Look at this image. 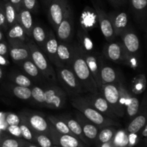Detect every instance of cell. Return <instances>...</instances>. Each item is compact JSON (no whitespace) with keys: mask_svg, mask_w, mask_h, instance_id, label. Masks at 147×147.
I'll use <instances>...</instances> for the list:
<instances>
[{"mask_svg":"<svg viewBox=\"0 0 147 147\" xmlns=\"http://www.w3.org/2000/svg\"><path fill=\"white\" fill-rule=\"evenodd\" d=\"M127 1H128V0H121V4H126V3L127 2Z\"/></svg>","mask_w":147,"mask_h":147,"instance_id":"57","label":"cell"},{"mask_svg":"<svg viewBox=\"0 0 147 147\" xmlns=\"http://www.w3.org/2000/svg\"><path fill=\"white\" fill-rule=\"evenodd\" d=\"M27 142L21 139L10 136H1L0 142V147H22L25 145Z\"/></svg>","mask_w":147,"mask_h":147,"instance_id":"37","label":"cell"},{"mask_svg":"<svg viewBox=\"0 0 147 147\" xmlns=\"http://www.w3.org/2000/svg\"><path fill=\"white\" fill-rule=\"evenodd\" d=\"M57 46H58L57 38L53 34V31L50 30L47 34L43 51H44L45 55H47V58L55 65V67H60L57 56Z\"/></svg>","mask_w":147,"mask_h":147,"instance_id":"15","label":"cell"},{"mask_svg":"<svg viewBox=\"0 0 147 147\" xmlns=\"http://www.w3.org/2000/svg\"><path fill=\"white\" fill-rule=\"evenodd\" d=\"M26 42L30 50L31 60L40 70L42 76L49 81L53 83L57 82V79L55 70L49 63L47 56L42 52L40 47L34 43V41L30 39L27 42L26 41Z\"/></svg>","mask_w":147,"mask_h":147,"instance_id":"3","label":"cell"},{"mask_svg":"<svg viewBox=\"0 0 147 147\" xmlns=\"http://www.w3.org/2000/svg\"><path fill=\"white\" fill-rule=\"evenodd\" d=\"M4 40V32H3V30H0V42Z\"/></svg>","mask_w":147,"mask_h":147,"instance_id":"53","label":"cell"},{"mask_svg":"<svg viewBox=\"0 0 147 147\" xmlns=\"http://www.w3.org/2000/svg\"><path fill=\"white\" fill-rule=\"evenodd\" d=\"M5 129L9 134H10L14 137L18 138V139H22L21 131H20V128L19 125H8V126H6Z\"/></svg>","mask_w":147,"mask_h":147,"instance_id":"43","label":"cell"},{"mask_svg":"<svg viewBox=\"0 0 147 147\" xmlns=\"http://www.w3.org/2000/svg\"><path fill=\"white\" fill-rule=\"evenodd\" d=\"M146 87V79L144 74H141L134 78L131 85V93L135 95L142 94Z\"/></svg>","mask_w":147,"mask_h":147,"instance_id":"35","label":"cell"},{"mask_svg":"<svg viewBox=\"0 0 147 147\" xmlns=\"http://www.w3.org/2000/svg\"><path fill=\"white\" fill-rule=\"evenodd\" d=\"M94 8L96 10V16H97L98 20L102 34L107 41H113L116 38V35H115L111 21L109 15L105 12L104 10L102 9L96 4H94Z\"/></svg>","mask_w":147,"mask_h":147,"instance_id":"14","label":"cell"},{"mask_svg":"<svg viewBox=\"0 0 147 147\" xmlns=\"http://www.w3.org/2000/svg\"><path fill=\"white\" fill-rule=\"evenodd\" d=\"M120 37L121 38V42L123 43V47L130 59L136 57V55L139 53L140 47V42L137 34L131 30L127 28L122 32Z\"/></svg>","mask_w":147,"mask_h":147,"instance_id":"13","label":"cell"},{"mask_svg":"<svg viewBox=\"0 0 147 147\" xmlns=\"http://www.w3.org/2000/svg\"><path fill=\"white\" fill-rule=\"evenodd\" d=\"M109 1L115 7H119V6H121L122 4L121 0H109Z\"/></svg>","mask_w":147,"mask_h":147,"instance_id":"51","label":"cell"},{"mask_svg":"<svg viewBox=\"0 0 147 147\" xmlns=\"http://www.w3.org/2000/svg\"><path fill=\"white\" fill-rule=\"evenodd\" d=\"M7 29H8V26L6 22L4 3L0 1V30H7Z\"/></svg>","mask_w":147,"mask_h":147,"instance_id":"45","label":"cell"},{"mask_svg":"<svg viewBox=\"0 0 147 147\" xmlns=\"http://www.w3.org/2000/svg\"><path fill=\"white\" fill-rule=\"evenodd\" d=\"M9 1L14 6L17 11L22 7V0H9Z\"/></svg>","mask_w":147,"mask_h":147,"instance_id":"48","label":"cell"},{"mask_svg":"<svg viewBox=\"0 0 147 147\" xmlns=\"http://www.w3.org/2000/svg\"><path fill=\"white\" fill-rule=\"evenodd\" d=\"M31 37L33 39L34 43L38 45L40 49L44 50L47 33H46L45 30L43 29V27H42L38 24H34L32 30Z\"/></svg>","mask_w":147,"mask_h":147,"instance_id":"25","label":"cell"},{"mask_svg":"<svg viewBox=\"0 0 147 147\" xmlns=\"http://www.w3.org/2000/svg\"><path fill=\"white\" fill-rule=\"evenodd\" d=\"M73 13L71 7L66 10L63 20L55 30L57 38L60 41L68 42L71 40L73 32Z\"/></svg>","mask_w":147,"mask_h":147,"instance_id":"9","label":"cell"},{"mask_svg":"<svg viewBox=\"0 0 147 147\" xmlns=\"http://www.w3.org/2000/svg\"><path fill=\"white\" fill-rule=\"evenodd\" d=\"M47 135L52 140L53 144L55 146L60 147H88L82 141L76 136L60 134L53 127L51 123Z\"/></svg>","mask_w":147,"mask_h":147,"instance_id":"8","label":"cell"},{"mask_svg":"<svg viewBox=\"0 0 147 147\" xmlns=\"http://www.w3.org/2000/svg\"><path fill=\"white\" fill-rule=\"evenodd\" d=\"M20 116L21 121L25 122L33 131L48 134L50 123L42 114L34 112L24 111L20 113Z\"/></svg>","mask_w":147,"mask_h":147,"instance_id":"6","label":"cell"},{"mask_svg":"<svg viewBox=\"0 0 147 147\" xmlns=\"http://www.w3.org/2000/svg\"><path fill=\"white\" fill-rule=\"evenodd\" d=\"M26 37L27 35L24 30L18 23H16L11 27H9V30L7 32V38L8 40L9 45L20 42H25L27 41Z\"/></svg>","mask_w":147,"mask_h":147,"instance_id":"23","label":"cell"},{"mask_svg":"<svg viewBox=\"0 0 147 147\" xmlns=\"http://www.w3.org/2000/svg\"><path fill=\"white\" fill-rule=\"evenodd\" d=\"M4 117H5V113H0V126H4L5 129L7 125L4 121Z\"/></svg>","mask_w":147,"mask_h":147,"instance_id":"50","label":"cell"},{"mask_svg":"<svg viewBox=\"0 0 147 147\" xmlns=\"http://www.w3.org/2000/svg\"><path fill=\"white\" fill-rule=\"evenodd\" d=\"M78 37L79 46L83 50L86 52H91L93 49V44L91 39L88 35L86 30L83 28L80 29L78 32Z\"/></svg>","mask_w":147,"mask_h":147,"instance_id":"30","label":"cell"},{"mask_svg":"<svg viewBox=\"0 0 147 147\" xmlns=\"http://www.w3.org/2000/svg\"><path fill=\"white\" fill-rule=\"evenodd\" d=\"M83 98L90 106L104 116L112 119H116L118 118L114 114L109 103L99 92L96 93H88L86 96H83Z\"/></svg>","mask_w":147,"mask_h":147,"instance_id":"11","label":"cell"},{"mask_svg":"<svg viewBox=\"0 0 147 147\" xmlns=\"http://www.w3.org/2000/svg\"><path fill=\"white\" fill-rule=\"evenodd\" d=\"M22 147H27V146H26V144H25V145H24V146H22Z\"/></svg>","mask_w":147,"mask_h":147,"instance_id":"60","label":"cell"},{"mask_svg":"<svg viewBox=\"0 0 147 147\" xmlns=\"http://www.w3.org/2000/svg\"><path fill=\"white\" fill-rule=\"evenodd\" d=\"M146 114H140L136 116L128 125L126 131L129 134H138L146 125Z\"/></svg>","mask_w":147,"mask_h":147,"instance_id":"26","label":"cell"},{"mask_svg":"<svg viewBox=\"0 0 147 147\" xmlns=\"http://www.w3.org/2000/svg\"><path fill=\"white\" fill-rule=\"evenodd\" d=\"M48 7V18L54 30L63 20L66 10L70 7L68 0H51Z\"/></svg>","mask_w":147,"mask_h":147,"instance_id":"10","label":"cell"},{"mask_svg":"<svg viewBox=\"0 0 147 147\" xmlns=\"http://www.w3.org/2000/svg\"><path fill=\"white\" fill-rule=\"evenodd\" d=\"M22 7L30 12H34L37 8V0H22Z\"/></svg>","mask_w":147,"mask_h":147,"instance_id":"44","label":"cell"},{"mask_svg":"<svg viewBox=\"0 0 147 147\" xmlns=\"http://www.w3.org/2000/svg\"><path fill=\"white\" fill-rule=\"evenodd\" d=\"M130 1L135 14L142 18L146 14L147 0H130Z\"/></svg>","mask_w":147,"mask_h":147,"instance_id":"38","label":"cell"},{"mask_svg":"<svg viewBox=\"0 0 147 147\" xmlns=\"http://www.w3.org/2000/svg\"><path fill=\"white\" fill-rule=\"evenodd\" d=\"M9 90L14 97L20 100H27L31 98V88L22 87L13 84L10 86Z\"/></svg>","mask_w":147,"mask_h":147,"instance_id":"34","label":"cell"},{"mask_svg":"<svg viewBox=\"0 0 147 147\" xmlns=\"http://www.w3.org/2000/svg\"><path fill=\"white\" fill-rule=\"evenodd\" d=\"M9 80L14 85L22 87L31 88L32 86V82L30 80V77L25 75L18 73H11L9 75Z\"/></svg>","mask_w":147,"mask_h":147,"instance_id":"32","label":"cell"},{"mask_svg":"<svg viewBox=\"0 0 147 147\" xmlns=\"http://www.w3.org/2000/svg\"><path fill=\"white\" fill-rule=\"evenodd\" d=\"M34 142H36L40 147H53L55 146L48 135L45 134L34 131Z\"/></svg>","mask_w":147,"mask_h":147,"instance_id":"39","label":"cell"},{"mask_svg":"<svg viewBox=\"0 0 147 147\" xmlns=\"http://www.w3.org/2000/svg\"><path fill=\"white\" fill-rule=\"evenodd\" d=\"M81 51L83 57L86 62V64H87L88 67L90 70V73H91L95 82H96L98 89L99 91H100L103 84H102L101 79H100V65H98V61L96 56L92 54L91 52L84 51L82 49Z\"/></svg>","mask_w":147,"mask_h":147,"instance_id":"16","label":"cell"},{"mask_svg":"<svg viewBox=\"0 0 147 147\" xmlns=\"http://www.w3.org/2000/svg\"><path fill=\"white\" fill-rule=\"evenodd\" d=\"M21 131L22 137L25 141L30 142H34V131L32 130L31 128L25 123V122L21 121L20 123L19 124Z\"/></svg>","mask_w":147,"mask_h":147,"instance_id":"40","label":"cell"},{"mask_svg":"<svg viewBox=\"0 0 147 147\" xmlns=\"http://www.w3.org/2000/svg\"><path fill=\"white\" fill-rule=\"evenodd\" d=\"M9 64L8 58L0 55V66H7Z\"/></svg>","mask_w":147,"mask_h":147,"instance_id":"49","label":"cell"},{"mask_svg":"<svg viewBox=\"0 0 147 147\" xmlns=\"http://www.w3.org/2000/svg\"><path fill=\"white\" fill-rule=\"evenodd\" d=\"M0 55L8 58L9 57V45L8 43L4 40L0 42Z\"/></svg>","mask_w":147,"mask_h":147,"instance_id":"46","label":"cell"},{"mask_svg":"<svg viewBox=\"0 0 147 147\" xmlns=\"http://www.w3.org/2000/svg\"><path fill=\"white\" fill-rule=\"evenodd\" d=\"M3 1H4V2H5V1H9V0H3Z\"/></svg>","mask_w":147,"mask_h":147,"instance_id":"59","label":"cell"},{"mask_svg":"<svg viewBox=\"0 0 147 147\" xmlns=\"http://www.w3.org/2000/svg\"><path fill=\"white\" fill-rule=\"evenodd\" d=\"M9 55L13 62L18 65L27 59L31 58L27 42L14 46L9 45Z\"/></svg>","mask_w":147,"mask_h":147,"instance_id":"19","label":"cell"},{"mask_svg":"<svg viewBox=\"0 0 147 147\" xmlns=\"http://www.w3.org/2000/svg\"><path fill=\"white\" fill-rule=\"evenodd\" d=\"M53 147H57V146H55H55H53Z\"/></svg>","mask_w":147,"mask_h":147,"instance_id":"61","label":"cell"},{"mask_svg":"<svg viewBox=\"0 0 147 147\" xmlns=\"http://www.w3.org/2000/svg\"><path fill=\"white\" fill-rule=\"evenodd\" d=\"M58 117L66 123L70 131L76 137L78 138L80 141H82L86 146H88L90 145L88 140L86 139L85 135L83 134V130H82L80 123H78V121L76 119H73V118L70 117V116H67V115H62V116H59Z\"/></svg>","mask_w":147,"mask_h":147,"instance_id":"21","label":"cell"},{"mask_svg":"<svg viewBox=\"0 0 147 147\" xmlns=\"http://www.w3.org/2000/svg\"><path fill=\"white\" fill-rule=\"evenodd\" d=\"M57 56L60 67H70L73 56V46L67 42L60 41L57 46Z\"/></svg>","mask_w":147,"mask_h":147,"instance_id":"18","label":"cell"},{"mask_svg":"<svg viewBox=\"0 0 147 147\" xmlns=\"http://www.w3.org/2000/svg\"><path fill=\"white\" fill-rule=\"evenodd\" d=\"M75 115H76V120L78 121L80 126H81L83 134L85 135L86 139L88 141L96 140V138H97L98 134L99 131L98 127L93 124L88 119H86L80 112L76 111Z\"/></svg>","mask_w":147,"mask_h":147,"instance_id":"17","label":"cell"},{"mask_svg":"<svg viewBox=\"0 0 147 147\" xmlns=\"http://www.w3.org/2000/svg\"><path fill=\"white\" fill-rule=\"evenodd\" d=\"M109 17L111 21L115 35L116 37L120 36L122 32L128 28L127 14L125 12H120L117 14H111Z\"/></svg>","mask_w":147,"mask_h":147,"instance_id":"22","label":"cell"},{"mask_svg":"<svg viewBox=\"0 0 147 147\" xmlns=\"http://www.w3.org/2000/svg\"><path fill=\"white\" fill-rule=\"evenodd\" d=\"M2 78H3V70L1 69V66H0V81L2 80Z\"/></svg>","mask_w":147,"mask_h":147,"instance_id":"55","label":"cell"},{"mask_svg":"<svg viewBox=\"0 0 147 147\" xmlns=\"http://www.w3.org/2000/svg\"><path fill=\"white\" fill-rule=\"evenodd\" d=\"M47 120L49 121L50 123L53 125V127L56 129L58 132L63 134H68L71 136H76L69 129L66 123L63 120L60 119L58 116H49L47 117Z\"/></svg>","mask_w":147,"mask_h":147,"instance_id":"29","label":"cell"},{"mask_svg":"<svg viewBox=\"0 0 147 147\" xmlns=\"http://www.w3.org/2000/svg\"><path fill=\"white\" fill-rule=\"evenodd\" d=\"M143 129V131H142V136H143L144 138H146L147 136V126H146V124L144 126L143 129Z\"/></svg>","mask_w":147,"mask_h":147,"instance_id":"52","label":"cell"},{"mask_svg":"<svg viewBox=\"0 0 147 147\" xmlns=\"http://www.w3.org/2000/svg\"><path fill=\"white\" fill-rule=\"evenodd\" d=\"M103 54L106 58L115 63H123L127 64L130 59L121 42H111L110 44L104 47Z\"/></svg>","mask_w":147,"mask_h":147,"instance_id":"12","label":"cell"},{"mask_svg":"<svg viewBox=\"0 0 147 147\" xmlns=\"http://www.w3.org/2000/svg\"><path fill=\"white\" fill-rule=\"evenodd\" d=\"M116 132V129L113 126H107V127L102 128L100 129L98 134L96 140L98 144L101 145L103 144L107 143L112 140Z\"/></svg>","mask_w":147,"mask_h":147,"instance_id":"28","label":"cell"},{"mask_svg":"<svg viewBox=\"0 0 147 147\" xmlns=\"http://www.w3.org/2000/svg\"><path fill=\"white\" fill-rule=\"evenodd\" d=\"M26 146L27 147H40V146H36V145L32 144H30V143L26 144Z\"/></svg>","mask_w":147,"mask_h":147,"instance_id":"54","label":"cell"},{"mask_svg":"<svg viewBox=\"0 0 147 147\" xmlns=\"http://www.w3.org/2000/svg\"><path fill=\"white\" fill-rule=\"evenodd\" d=\"M45 106L49 109H61L66 102V93L57 86H50L44 89Z\"/></svg>","mask_w":147,"mask_h":147,"instance_id":"7","label":"cell"},{"mask_svg":"<svg viewBox=\"0 0 147 147\" xmlns=\"http://www.w3.org/2000/svg\"><path fill=\"white\" fill-rule=\"evenodd\" d=\"M100 92L102 96L111 107L114 114L118 118L123 117L126 110L122 106L118 83L103 84L101 87Z\"/></svg>","mask_w":147,"mask_h":147,"instance_id":"5","label":"cell"},{"mask_svg":"<svg viewBox=\"0 0 147 147\" xmlns=\"http://www.w3.org/2000/svg\"><path fill=\"white\" fill-rule=\"evenodd\" d=\"M111 147H129V134L124 129L116 131L111 140Z\"/></svg>","mask_w":147,"mask_h":147,"instance_id":"27","label":"cell"},{"mask_svg":"<svg viewBox=\"0 0 147 147\" xmlns=\"http://www.w3.org/2000/svg\"><path fill=\"white\" fill-rule=\"evenodd\" d=\"M72 106L82 113L86 119H88L90 122L98 127L99 129L102 128L107 127L111 126H116L117 122L113 119H110L104 116L95 109L93 106H90L83 96H78L72 99Z\"/></svg>","mask_w":147,"mask_h":147,"instance_id":"2","label":"cell"},{"mask_svg":"<svg viewBox=\"0 0 147 147\" xmlns=\"http://www.w3.org/2000/svg\"><path fill=\"white\" fill-rule=\"evenodd\" d=\"M73 56L70 68L80 82L84 93H98L96 83L90 73L86 62L82 54L81 48L78 45L73 46Z\"/></svg>","mask_w":147,"mask_h":147,"instance_id":"1","label":"cell"},{"mask_svg":"<svg viewBox=\"0 0 147 147\" xmlns=\"http://www.w3.org/2000/svg\"><path fill=\"white\" fill-rule=\"evenodd\" d=\"M139 110V100L136 97V95L131 93L130 101L126 108V111L128 116L130 118H133L137 115Z\"/></svg>","mask_w":147,"mask_h":147,"instance_id":"36","label":"cell"},{"mask_svg":"<svg viewBox=\"0 0 147 147\" xmlns=\"http://www.w3.org/2000/svg\"><path fill=\"white\" fill-rule=\"evenodd\" d=\"M31 98L38 104L45 106V90L37 86H34L31 88Z\"/></svg>","mask_w":147,"mask_h":147,"instance_id":"41","label":"cell"},{"mask_svg":"<svg viewBox=\"0 0 147 147\" xmlns=\"http://www.w3.org/2000/svg\"><path fill=\"white\" fill-rule=\"evenodd\" d=\"M42 1L46 6H48L49 4L50 3V1H51V0H42Z\"/></svg>","mask_w":147,"mask_h":147,"instance_id":"56","label":"cell"},{"mask_svg":"<svg viewBox=\"0 0 147 147\" xmlns=\"http://www.w3.org/2000/svg\"><path fill=\"white\" fill-rule=\"evenodd\" d=\"M19 65L22 68V70L28 76V77L33 78H39L42 76L40 70L36 67L31 58L24 60L22 63L19 64Z\"/></svg>","mask_w":147,"mask_h":147,"instance_id":"31","label":"cell"},{"mask_svg":"<svg viewBox=\"0 0 147 147\" xmlns=\"http://www.w3.org/2000/svg\"><path fill=\"white\" fill-rule=\"evenodd\" d=\"M1 130H0V142H1Z\"/></svg>","mask_w":147,"mask_h":147,"instance_id":"58","label":"cell"},{"mask_svg":"<svg viewBox=\"0 0 147 147\" xmlns=\"http://www.w3.org/2000/svg\"><path fill=\"white\" fill-rule=\"evenodd\" d=\"M100 74L102 84L117 83L119 81V76L113 68L108 65H100Z\"/></svg>","mask_w":147,"mask_h":147,"instance_id":"24","label":"cell"},{"mask_svg":"<svg viewBox=\"0 0 147 147\" xmlns=\"http://www.w3.org/2000/svg\"><path fill=\"white\" fill-rule=\"evenodd\" d=\"M129 134V133H128ZM138 140L137 134H129V146H133L136 144Z\"/></svg>","mask_w":147,"mask_h":147,"instance_id":"47","label":"cell"},{"mask_svg":"<svg viewBox=\"0 0 147 147\" xmlns=\"http://www.w3.org/2000/svg\"><path fill=\"white\" fill-rule=\"evenodd\" d=\"M4 121L7 126L8 125H19L21 122V119L19 115L14 113H5Z\"/></svg>","mask_w":147,"mask_h":147,"instance_id":"42","label":"cell"},{"mask_svg":"<svg viewBox=\"0 0 147 147\" xmlns=\"http://www.w3.org/2000/svg\"><path fill=\"white\" fill-rule=\"evenodd\" d=\"M4 6L6 22L9 28L17 23V11L9 1H5L4 3Z\"/></svg>","mask_w":147,"mask_h":147,"instance_id":"33","label":"cell"},{"mask_svg":"<svg viewBox=\"0 0 147 147\" xmlns=\"http://www.w3.org/2000/svg\"><path fill=\"white\" fill-rule=\"evenodd\" d=\"M17 23L22 27L26 35L31 37L32 30L34 26L32 12L26 9L24 7L17 11Z\"/></svg>","mask_w":147,"mask_h":147,"instance_id":"20","label":"cell"},{"mask_svg":"<svg viewBox=\"0 0 147 147\" xmlns=\"http://www.w3.org/2000/svg\"><path fill=\"white\" fill-rule=\"evenodd\" d=\"M56 76L57 80L70 95L78 96L84 93L80 82L70 67H56Z\"/></svg>","mask_w":147,"mask_h":147,"instance_id":"4","label":"cell"}]
</instances>
